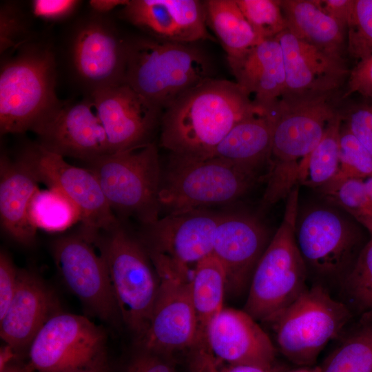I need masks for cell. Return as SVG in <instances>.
I'll return each mask as SVG.
<instances>
[{"instance_id": "1", "label": "cell", "mask_w": 372, "mask_h": 372, "mask_svg": "<svg viewBox=\"0 0 372 372\" xmlns=\"http://www.w3.org/2000/svg\"><path fill=\"white\" fill-rule=\"evenodd\" d=\"M164 110L161 145L172 156L189 159L211 157L236 124L267 112L236 82L212 78L185 92Z\"/></svg>"}, {"instance_id": "2", "label": "cell", "mask_w": 372, "mask_h": 372, "mask_svg": "<svg viewBox=\"0 0 372 372\" xmlns=\"http://www.w3.org/2000/svg\"><path fill=\"white\" fill-rule=\"evenodd\" d=\"M273 137L262 204L287 198L299 185L300 168L340 114L336 93L284 94L268 112Z\"/></svg>"}, {"instance_id": "3", "label": "cell", "mask_w": 372, "mask_h": 372, "mask_svg": "<svg viewBox=\"0 0 372 372\" xmlns=\"http://www.w3.org/2000/svg\"><path fill=\"white\" fill-rule=\"evenodd\" d=\"M299 187L286 198L282 220L251 277L244 311L256 321H267L308 289L307 269L296 240Z\"/></svg>"}, {"instance_id": "4", "label": "cell", "mask_w": 372, "mask_h": 372, "mask_svg": "<svg viewBox=\"0 0 372 372\" xmlns=\"http://www.w3.org/2000/svg\"><path fill=\"white\" fill-rule=\"evenodd\" d=\"M210 72L207 56L193 44L143 38L129 41L124 83L163 110L211 79Z\"/></svg>"}, {"instance_id": "5", "label": "cell", "mask_w": 372, "mask_h": 372, "mask_svg": "<svg viewBox=\"0 0 372 372\" xmlns=\"http://www.w3.org/2000/svg\"><path fill=\"white\" fill-rule=\"evenodd\" d=\"M56 62L50 47L25 43L0 70L1 134L31 130L61 101L56 94Z\"/></svg>"}, {"instance_id": "6", "label": "cell", "mask_w": 372, "mask_h": 372, "mask_svg": "<svg viewBox=\"0 0 372 372\" xmlns=\"http://www.w3.org/2000/svg\"><path fill=\"white\" fill-rule=\"evenodd\" d=\"M353 317L349 308L334 299L320 284L308 288L288 307L265 322L277 348L298 366H315L326 345L340 335Z\"/></svg>"}, {"instance_id": "7", "label": "cell", "mask_w": 372, "mask_h": 372, "mask_svg": "<svg viewBox=\"0 0 372 372\" xmlns=\"http://www.w3.org/2000/svg\"><path fill=\"white\" fill-rule=\"evenodd\" d=\"M88 163L114 213L133 216L147 226L159 218L162 174L154 143L107 154Z\"/></svg>"}, {"instance_id": "8", "label": "cell", "mask_w": 372, "mask_h": 372, "mask_svg": "<svg viewBox=\"0 0 372 372\" xmlns=\"http://www.w3.org/2000/svg\"><path fill=\"white\" fill-rule=\"evenodd\" d=\"M256 172L216 157H171L162 175L159 202L169 214L232 202L245 194Z\"/></svg>"}, {"instance_id": "9", "label": "cell", "mask_w": 372, "mask_h": 372, "mask_svg": "<svg viewBox=\"0 0 372 372\" xmlns=\"http://www.w3.org/2000/svg\"><path fill=\"white\" fill-rule=\"evenodd\" d=\"M100 240L120 316L141 338L145 335L158 293L156 278L145 251L120 225Z\"/></svg>"}, {"instance_id": "10", "label": "cell", "mask_w": 372, "mask_h": 372, "mask_svg": "<svg viewBox=\"0 0 372 372\" xmlns=\"http://www.w3.org/2000/svg\"><path fill=\"white\" fill-rule=\"evenodd\" d=\"M296 240L308 275L340 284L366 243L355 225L327 207H311L297 218Z\"/></svg>"}, {"instance_id": "11", "label": "cell", "mask_w": 372, "mask_h": 372, "mask_svg": "<svg viewBox=\"0 0 372 372\" xmlns=\"http://www.w3.org/2000/svg\"><path fill=\"white\" fill-rule=\"evenodd\" d=\"M20 158L39 183L59 190L75 205L80 213L85 238L92 242L99 231H109L119 225L91 170L70 165L63 156L39 144L26 149Z\"/></svg>"}, {"instance_id": "12", "label": "cell", "mask_w": 372, "mask_h": 372, "mask_svg": "<svg viewBox=\"0 0 372 372\" xmlns=\"http://www.w3.org/2000/svg\"><path fill=\"white\" fill-rule=\"evenodd\" d=\"M105 335L86 317L56 313L41 327L30 349L37 372H73L105 355Z\"/></svg>"}, {"instance_id": "13", "label": "cell", "mask_w": 372, "mask_h": 372, "mask_svg": "<svg viewBox=\"0 0 372 372\" xmlns=\"http://www.w3.org/2000/svg\"><path fill=\"white\" fill-rule=\"evenodd\" d=\"M222 214L205 209L169 214L147 225L154 266L188 275V267L212 254Z\"/></svg>"}, {"instance_id": "14", "label": "cell", "mask_w": 372, "mask_h": 372, "mask_svg": "<svg viewBox=\"0 0 372 372\" xmlns=\"http://www.w3.org/2000/svg\"><path fill=\"white\" fill-rule=\"evenodd\" d=\"M129 41L101 14L83 19L70 39L74 72L90 92L125 82Z\"/></svg>"}, {"instance_id": "15", "label": "cell", "mask_w": 372, "mask_h": 372, "mask_svg": "<svg viewBox=\"0 0 372 372\" xmlns=\"http://www.w3.org/2000/svg\"><path fill=\"white\" fill-rule=\"evenodd\" d=\"M159 279L151 320L141 339L145 350L153 353L193 349L197 326L188 276L154 267Z\"/></svg>"}, {"instance_id": "16", "label": "cell", "mask_w": 372, "mask_h": 372, "mask_svg": "<svg viewBox=\"0 0 372 372\" xmlns=\"http://www.w3.org/2000/svg\"><path fill=\"white\" fill-rule=\"evenodd\" d=\"M43 148L89 163L110 154L107 136L91 100L61 102L32 127Z\"/></svg>"}, {"instance_id": "17", "label": "cell", "mask_w": 372, "mask_h": 372, "mask_svg": "<svg viewBox=\"0 0 372 372\" xmlns=\"http://www.w3.org/2000/svg\"><path fill=\"white\" fill-rule=\"evenodd\" d=\"M54 258L65 283L92 312L106 322L120 315L107 267L83 236L58 239Z\"/></svg>"}, {"instance_id": "18", "label": "cell", "mask_w": 372, "mask_h": 372, "mask_svg": "<svg viewBox=\"0 0 372 372\" xmlns=\"http://www.w3.org/2000/svg\"><path fill=\"white\" fill-rule=\"evenodd\" d=\"M90 100L105 132L110 153L149 143L162 110L128 84L96 90L91 92Z\"/></svg>"}, {"instance_id": "19", "label": "cell", "mask_w": 372, "mask_h": 372, "mask_svg": "<svg viewBox=\"0 0 372 372\" xmlns=\"http://www.w3.org/2000/svg\"><path fill=\"white\" fill-rule=\"evenodd\" d=\"M270 240L266 228L256 218L243 214H222L214 234L212 254L225 269L227 292L239 294L249 289Z\"/></svg>"}, {"instance_id": "20", "label": "cell", "mask_w": 372, "mask_h": 372, "mask_svg": "<svg viewBox=\"0 0 372 372\" xmlns=\"http://www.w3.org/2000/svg\"><path fill=\"white\" fill-rule=\"evenodd\" d=\"M276 39L282 48L285 70L282 95L336 93L347 81L350 70L344 57L303 41L287 29Z\"/></svg>"}, {"instance_id": "21", "label": "cell", "mask_w": 372, "mask_h": 372, "mask_svg": "<svg viewBox=\"0 0 372 372\" xmlns=\"http://www.w3.org/2000/svg\"><path fill=\"white\" fill-rule=\"evenodd\" d=\"M205 345L228 364L269 366L277 362V349L269 336L244 310L224 307L207 329Z\"/></svg>"}, {"instance_id": "22", "label": "cell", "mask_w": 372, "mask_h": 372, "mask_svg": "<svg viewBox=\"0 0 372 372\" xmlns=\"http://www.w3.org/2000/svg\"><path fill=\"white\" fill-rule=\"evenodd\" d=\"M121 14L154 39L193 44L209 38L204 1L130 0Z\"/></svg>"}, {"instance_id": "23", "label": "cell", "mask_w": 372, "mask_h": 372, "mask_svg": "<svg viewBox=\"0 0 372 372\" xmlns=\"http://www.w3.org/2000/svg\"><path fill=\"white\" fill-rule=\"evenodd\" d=\"M55 307L52 292L40 277L19 269L16 292L0 320L1 339L15 350L30 344L44 324L56 313Z\"/></svg>"}, {"instance_id": "24", "label": "cell", "mask_w": 372, "mask_h": 372, "mask_svg": "<svg viewBox=\"0 0 372 372\" xmlns=\"http://www.w3.org/2000/svg\"><path fill=\"white\" fill-rule=\"evenodd\" d=\"M227 60L236 83L257 106L269 111L285 90L283 54L278 40L265 39Z\"/></svg>"}, {"instance_id": "25", "label": "cell", "mask_w": 372, "mask_h": 372, "mask_svg": "<svg viewBox=\"0 0 372 372\" xmlns=\"http://www.w3.org/2000/svg\"><path fill=\"white\" fill-rule=\"evenodd\" d=\"M39 183L20 158L12 161L4 156L1 157V225L10 236L23 244H30L36 235L37 229L30 220L29 206Z\"/></svg>"}, {"instance_id": "26", "label": "cell", "mask_w": 372, "mask_h": 372, "mask_svg": "<svg viewBox=\"0 0 372 372\" xmlns=\"http://www.w3.org/2000/svg\"><path fill=\"white\" fill-rule=\"evenodd\" d=\"M273 121L268 112L236 124L214 149L216 157L256 172L267 165L272 145Z\"/></svg>"}, {"instance_id": "27", "label": "cell", "mask_w": 372, "mask_h": 372, "mask_svg": "<svg viewBox=\"0 0 372 372\" xmlns=\"http://www.w3.org/2000/svg\"><path fill=\"white\" fill-rule=\"evenodd\" d=\"M287 30L296 38L343 57L347 29L328 14L319 0H280Z\"/></svg>"}, {"instance_id": "28", "label": "cell", "mask_w": 372, "mask_h": 372, "mask_svg": "<svg viewBox=\"0 0 372 372\" xmlns=\"http://www.w3.org/2000/svg\"><path fill=\"white\" fill-rule=\"evenodd\" d=\"M226 291L225 269L211 254L196 265L191 279L192 299L197 326V340L194 347H206L207 329L212 320L224 308Z\"/></svg>"}, {"instance_id": "29", "label": "cell", "mask_w": 372, "mask_h": 372, "mask_svg": "<svg viewBox=\"0 0 372 372\" xmlns=\"http://www.w3.org/2000/svg\"><path fill=\"white\" fill-rule=\"evenodd\" d=\"M204 4L207 23L216 34L227 57L237 56L263 41L236 0H207Z\"/></svg>"}, {"instance_id": "30", "label": "cell", "mask_w": 372, "mask_h": 372, "mask_svg": "<svg viewBox=\"0 0 372 372\" xmlns=\"http://www.w3.org/2000/svg\"><path fill=\"white\" fill-rule=\"evenodd\" d=\"M341 333L340 342L320 366V372H372V312Z\"/></svg>"}, {"instance_id": "31", "label": "cell", "mask_w": 372, "mask_h": 372, "mask_svg": "<svg viewBox=\"0 0 372 372\" xmlns=\"http://www.w3.org/2000/svg\"><path fill=\"white\" fill-rule=\"evenodd\" d=\"M342 123L340 112L302 165L299 185L319 190L335 177L340 165V134Z\"/></svg>"}, {"instance_id": "32", "label": "cell", "mask_w": 372, "mask_h": 372, "mask_svg": "<svg viewBox=\"0 0 372 372\" xmlns=\"http://www.w3.org/2000/svg\"><path fill=\"white\" fill-rule=\"evenodd\" d=\"M29 216L37 229L47 231H61L81 220L75 205L54 188L35 192L29 206Z\"/></svg>"}, {"instance_id": "33", "label": "cell", "mask_w": 372, "mask_h": 372, "mask_svg": "<svg viewBox=\"0 0 372 372\" xmlns=\"http://www.w3.org/2000/svg\"><path fill=\"white\" fill-rule=\"evenodd\" d=\"M344 302L358 316L372 312V237L340 282Z\"/></svg>"}, {"instance_id": "34", "label": "cell", "mask_w": 372, "mask_h": 372, "mask_svg": "<svg viewBox=\"0 0 372 372\" xmlns=\"http://www.w3.org/2000/svg\"><path fill=\"white\" fill-rule=\"evenodd\" d=\"M319 191L331 204L350 214L372 237V204L364 180L349 178L330 183Z\"/></svg>"}, {"instance_id": "35", "label": "cell", "mask_w": 372, "mask_h": 372, "mask_svg": "<svg viewBox=\"0 0 372 372\" xmlns=\"http://www.w3.org/2000/svg\"><path fill=\"white\" fill-rule=\"evenodd\" d=\"M370 177H372V155L342 123L340 134L339 169L329 183L349 178L364 180Z\"/></svg>"}, {"instance_id": "36", "label": "cell", "mask_w": 372, "mask_h": 372, "mask_svg": "<svg viewBox=\"0 0 372 372\" xmlns=\"http://www.w3.org/2000/svg\"><path fill=\"white\" fill-rule=\"evenodd\" d=\"M347 52L357 63L372 56V0H354L347 28Z\"/></svg>"}, {"instance_id": "37", "label": "cell", "mask_w": 372, "mask_h": 372, "mask_svg": "<svg viewBox=\"0 0 372 372\" xmlns=\"http://www.w3.org/2000/svg\"><path fill=\"white\" fill-rule=\"evenodd\" d=\"M236 2L262 39L276 38L287 29L280 0H236Z\"/></svg>"}, {"instance_id": "38", "label": "cell", "mask_w": 372, "mask_h": 372, "mask_svg": "<svg viewBox=\"0 0 372 372\" xmlns=\"http://www.w3.org/2000/svg\"><path fill=\"white\" fill-rule=\"evenodd\" d=\"M188 366L190 372H285L289 369L278 362L269 366L228 364L218 359L205 347L191 349Z\"/></svg>"}, {"instance_id": "39", "label": "cell", "mask_w": 372, "mask_h": 372, "mask_svg": "<svg viewBox=\"0 0 372 372\" xmlns=\"http://www.w3.org/2000/svg\"><path fill=\"white\" fill-rule=\"evenodd\" d=\"M28 31L23 13L14 3H5L0 9V52L19 48L28 41Z\"/></svg>"}, {"instance_id": "40", "label": "cell", "mask_w": 372, "mask_h": 372, "mask_svg": "<svg viewBox=\"0 0 372 372\" xmlns=\"http://www.w3.org/2000/svg\"><path fill=\"white\" fill-rule=\"evenodd\" d=\"M18 271L5 252L0 254V320L4 316L17 287Z\"/></svg>"}, {"instance_id": "41", "label": "cell", "mask_w": 372, "mask_h": 372, "mask_svg": "<svg viewBox=\"0 0 372 372\" xmlns=\"http://www.w3.org/2000/svg\"><path fill=\"white\" fill-rule=\"evenodd\" d=\"M347 88L342 98L358 93L372 99V56L357 63L347 81Z\"/></svg>"}, {"instance_id": "42", "label": "cell", "mask_w": 372, "mask_h": 372, "mask_svg": "<svg viewBox=\"0 0 372 372\" xmlns=\"http://www.w3.org/2000/svg\"><path fill=\"white\" fill-rule=\"evenodd\" d=\"M76 0H34L32 2L33 14L47 21L63 19L72 14L78 5Z\"/></svg>"}, {"instance_id": "43", "label": "cell", "mask_w": 372, "mask_h": 372, "mask_svg": "<svg viewBox=\"0 0 372 372\" xmlns=\"http://www.w3.org/2000/svg\"><path fill=\"white\" fill-rule=\"evenodd\" d=\"M125 372H173V370L157 354L145 351L132 360Z\"/></svg>"}, {"instance_id": "44", "label": "cell", "mask_w": 372, "mask_h": 372, "mask_svg": "<svg viewBox=\"0 0 372 372\" xmlns=\"http://www.w3.org/2000/svg\"><path fill=\"white\" fill-rule=\"evenodd\" d=\"M340 114L342 122L354 123L372 131L371 103L358 104L344 112L340 110Z\"/></svg>"}, {"instance_id": "45", "label": "cell", "mask_w": 372, "mask_h": 372, "mask_svg": "<svg viewBox=\"0 0 372 372\" xmlns=\"http://www.w3.org/2000/svg\"><path fill=\"white\" fill-rule=\"evenodd\" d=\"M325 12L346 29L354 0H319Z\"/></svg>"}, {"instance_id": "46", "label": "cell", "mask_w": 372, "mask_h": 372, "mask_svg": "<svg viewBox=\"0 0 372 372\" xmlns=\"http://www.w3.org/2000/svg\"><path fill=\"white\" fill-rule=\"evenodd\" d=\"M342 123L372 155V131L354 123Z\"/></svg>"}, {"instance_id": "47", "label": "cell", "mask_w": 372, "mask_h": 372, "mask_svg": "<svg viewBox=\"0 0 372 372\" xmlns=\"http://www.w3.org/2000/svg\"><path fill=\"white\" fill-rule=\"evenodd\" d=\"M129 0H91L89 5L96 14H103L118 7H123Z\"/></svg>"}, {"instance_id": "48", "label": "cell", "mask_w": 372, "mask_h": 372, "mask_svg": "<svg viewBox=\"0 0 372 372\" xmlns=\"http://www.w3.org/2000/svg\"><path fill=\"white\" fill-rule=\"evenodd\" d=\"M14 350L12 347L8 344L1 347L0 372L12 363V360L15 356Z\"/></svg>"}, {"instance_id": "49", "label": "cell", "mask_w": 372, "mask_h": 372, "mask_svg": "<svg viewBox=\"0 0 372 372\" xmlns=\"http://www.w3.org/2000/svg\"><path fill=\"white\" fill-rule=\"evenodd\" d=\"M73 372H109L105 355L92 364Z\"/></svg>"}, {"instance_id": "50", "label": "cell", "mask_w": 372, "mask_h": 372, "mask_svg": "<svg viewBox=\"0 0 372 372\" xmlns=\"http://www.w3.org/2000/svg\"><path fill=\"white\" fill-rule=\"evenodd\" d=\"M285 372H320V366H298L296 369L285 371Z\"/></svg>"}, {"instance_id": "51", "label": "cell", "mask_w": 372, "mask_h": 372, "mask_svg": "<svg viewBox=\"0 0 372 372\" xmlns=\"http://www.w3.org/2000/svg\"><path fill=\"white\" fill-rule=\"evenodd\" d=\"M1 372H29L28 369L17 364L12 362Z\"/></svg>"}, {"instance_id": "52", "label": "cell", "mask_w": 372, "mask_h": 372, "mask_svg": "<svg viewBox=\"0 0 372 372\" xmlns=\"http://www.w3.org/2000/svg\"><path fill=\"white\" fill-rule=\"evenodd\" d=\"M364 184L367 194L372 204V177L366 178L364 180Z\"/></svg>"}]
</instances>
